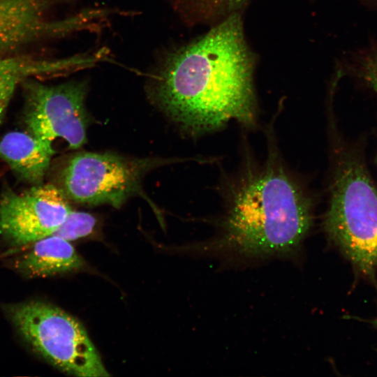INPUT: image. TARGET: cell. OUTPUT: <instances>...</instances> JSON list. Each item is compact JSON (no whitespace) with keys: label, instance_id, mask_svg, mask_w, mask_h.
I'll use <instances>...</instances> for the list:
<instances>
[{"label":"cell","instance_id":"1","mask_svg":"<svg viewBox=\"0 0 377 377\" xmlns=\"http://www.w3.org/2000/svg\"><path fill=\"white\" fill-rule=\"evenodd\" d=\"M255 59L240 13L230 15L167 57L152 84L162 110L184 128L202 133L230 120H255Z\"/></svg>","mask_w":377,"mask_h":377},{"label":"cell","instance_id":"2","mask_svg":"<svg viewBox=\"0 0 377 377\" xmlns=\"http://www.w3.org/2000/svg\"><path fill=\"white\" fill-rule=\"evenodd\" d=\"M311 223V204L301 188L279 167L267 166L232 193L221 233L205 249L245 258L290 256Z\"/></svg>","mask_w":377,"mask_h":377},{"label":"cell","instance_id":"3","mask_svg":"<svg viewBox=\"0 0 377 377\" xmlns=\"http://www.w3.org/2000/svg\"><path fill=\"white\" fill-rule=\"evenodd\" d=\"M324 228L330 239L366 275L377 269V188L362 156L346 149L336 167Z\"/></svg>","mask_w":377,"mask_h":377},{"label":"cell","instance_id":"4","mask_svg":"<svg viewBox=\"0 0 377 377\" xmlns=\"http://www.w3.org/2000/svg\"><path fill=\"white\" fill-rule=\"evenodd\" d=\"M6 312L23 339L60 370L80 377L110 376L85 330L64 311L29 300L8 305Z\"/></svg>","mask_w":377,"mask_h":377},{"label":"cell","instance_id":"5","mask_svg":"<svg viewBox=\"0 0 377 377\" xmlns=\"http://www.w3.org/2000/svg\"><path fill=\"white\" fill-rule=\"evenodd\" d=\"M140 162L107 153L78 152L64 165L58 187L77 203L119 207L138 187L147 165Z\"/></svg>","mask_w":377,"mask_h":377},{"label":"cell","instance_id":"6","mask_svg":"<svg viewBox=\"0 0 377 377\" xmlns=\"http://www.w3.org/2000/svg\"><path fill=\"white\" fill-rule=\"evenodd\" d=\"M21 84L27 131L51 142L62 138L71 149L84 144L88 119L84 107L87 89L83 82L47 85L29 78Z\"/></svg>","mask_w":377,"mask_h":377},{"label":"cell","instance_id":"7","mask_svg":"<svg viewBox=\"0 0 377 377\" xmlns=\"http://www.w3.org/2000/svg\"><path fill=\"white\" fill-rule=\"evenodd\" d=\"M68 200L52 184L20 193L6 188L0 197V233L19 246L52 235L72 210Z\"/></svg>","mask_w":377,"mask_h":377},{"label":"cell","instance_id":"8","mask_svg":"<svg viewBox=\"0 0 377 377\" xmlns=\"http://www.w3.org/2000/svg\"><path fill=\"white\" fill-rule=\"evenodd\" d=\"M54 153L52 142L28 131H11L0 140V159L32 186L43 183Z\"/></svg>","mask_w":377,"mask_h":377},{"label":"cell","instance_id":"9","mask_svg":"<svg viewBox=\"0 0 377 377\" xmlns=\"http://www.w3.org/2000/svg\"><path fill=\"white\" fill-rule=\"evenodd\" d=\"M79 56L45 59L28 55L0 57V121L17 85L29 78L58 75L80 70Z\"/></svg>","mask_w":377,"mask_h":377},{"label":"cell","instance_id":"10","mask_svg":"<svg viewBox=\"0 0 377 377\" xmlns=\"http://www.w3.org/2000/svg\"><path fill=\"white\" fill-rule=\"evenodd\" d=\"M17 263L27 276L41 278L80 269L84 262L69 241L50 235L32 243Z\"/></svg>","mask_w":377,"mask_h":377},{"label":"cell","instance_id":"11","mask_svg":"<svg viewBox=\"0 0 377 377\" xmlns=\"http://www.w3.org/2000/svg\"><path fill=\"white\" fill-rule=\"evenodd\" d=\"M96 223L95 217L91 214L71 210L52 235L69 242L75 240L89 235L93 232Z\"/></svg>","mask_w":377,"mask_h":377},{"label":"cell","instance_id":"12","mask_svg":"<svg viewBox=\"0 0 377 377\" xmlns=\"http://www.w3.org/2000/svg\"><path fill=\"white\" fill-rule=\"evenodd\" d=\"M350 68L353 75L377 94V43L356 54Z\"/></svg>","mask_w":377,"mask_h":377},{"label":"cell","instance_id":"13","mask_svg":"<svg viewBox=\"0 0 377 377\" xmlns=\"http://www.w3.org/2000/svg\"><path fill=\"white\" fill-rule=\"evenodd\" d=\"M209 5L220 8H237L245 5L249 0H201Z\"/></svg>","mask_w":377,"mask_h":377},{"label":"cell","instance_id":"14","mask_svg":"<svg viewBox=\"0 0 377 377\" xmlns=\"http://www.w3.org/2000/svg\"><path fill=\"white\" fill-rule=\"evenodd\" d=\"M360 3L377 15V0H360Z\"/></svg>","mask_w":377,"mask_h":377},{"label":"cell","instance_id":"15","mask_svg":"<svg viewBox=\"0 0 377 377\" xmlns=\"http://www.w3.org/2000/svg\"><path fill=\"white\" fill-rule=\"evenodd\" d=\"M369 323H371L374 327L377 328V318L369 320Z\"/></svg>","mask_w":377,"mask_h":377}]
</instances>
